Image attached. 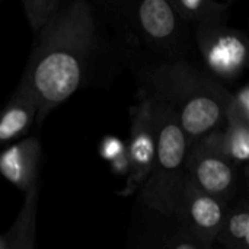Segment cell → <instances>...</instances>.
<instances>
[{
    "label": "cell",
    "instance_id": "obj_5",
    "mask_svg": "<svg viewBox=\"0 0 249 249\" xmlns=\"http://www.w3.org/2000/svg\"><path fill=\"white\" fill-rule=\"evenodd\" d=\"M127 16L144 44L160 53L178 50L184 39L185 22L169 0H143L130 4Z\"/></svg>",
    "mask_w": 249,
    "mask_h": 249
},
{
    "label": "cell",
    "instance_id": "obj_12",
    "mask_svg": "<svg viewBox=\"0 0 249 249\" xmlns=\"http://www.w3.org/2000/svg\"><path fill=\"white\" fill-rule=\"evenodd\" d=\"M216 149L236 168L247 165L249 159V124L244 121H226L225 128L207 137Z\"/></svg>",
    "mask_w": 249,
    "mask_h": 249
},
{
    "label": "cell",
    "instance_id": "obj_6",
    "mask_svg": "<svg viewBox=\"0 0 249 249\" xmlns=\"http://www.w3.org/2000/svg\"><path fill=\"white\" fill-rule=\"evenodd\" d=\"M196 38L212 74L223 82L241 76L248 61V39L244 34L222 25L198 28Z\"/></svg>",
    "mask_w": 249,
    "mask_h": 249
},
{
    "label": "cell",
    "instance_id": "obj_16",
    "mask_svg": "<svg viewBox=\"0 0 249 249\" xmlns=\"http://www.w3.org/2000/svg\"><path fill=\"white\" fill-rule=\"evenodd\" d=\"M231 120L244 121L249 124V88L247 85L242 86L231 98L228 114H226V121H231Z\"/></svg>",
    "mask_w": 249,
    "mask_h": 249
},
{
    "label": "cell",
    "instance_id": "obj_3",
    "mask_svg": "<svg viewBox=\"0 0 249 249\" xmlns=\"http://www.w3.org/2000/svg\"><path fill=\"white\" fill-rule=\"evenodd\" d=\"M150 104L155 158L150 175L142 188V198L152 210L163 216H174L187 184V160L191 144L174 111L153 99Z\"/></svg>",
    "mask_w": 249,
    "mask_h": 249
},
{
    "label": "cell",
    "instance_id": "obj_18",
    "mask_svg": "<svg viewBox=\"0 0 249 249\" xmlns=\"http://www.w3.org/2000/svg\"><path fill=\"white\" fill-rule=\"evenodd\" d=\"M99 152H101V156L108 160V162H114L115 159H118L120 156H123L127 149H125V144L117 139V137H105L101 143V147H99Z\"/></svg>",
    "mask_w": 249,
    "mask_h": 249
},
{
    "label": "cell",
    "instance_id": "obj_8",
    "mask_svg": "<svg viewBox=\"0 0 249 249\" xmlns=\"http://www.w3.org/2000/svg\"><path fill=\"white\" fill-rule=\"evenodd\" d=\"M127 149V158L130 162V172L121 196L127 197L143 188L146 184L155 158V128L152 117L150 99L143 95L142 102L133 112L131 120V137Z\"/></svg>",
    "mask_w": 249,
    "mask_h": 249
},
{
    "label": "cell",
    "instance_id": "obj_1",
    "mask_svg": "<svg viewBox=\"0 0 249 249\" xmlns=\"http://www.w3.org/2000/svg\"><path fill=\"white\" fill-rule=\"evenodd\" d=\"M98 45L96 22L88 3H64L58 13L35 35L22 89L36 107V118L67 101L86 80Z\"/></svg>",
    "mask_w": 249,
    "mask_h": 249
},
{
    "label": "cell",
    "instance_id": "obj_11",
    "mask_svg": "<svg viewBox=\"0 0 249 249\" xmlns=\"http://www.w3.org/2000/svg\"><path fill=\"white\" fill-rule=\"evenodd\" d=\"M23 206L4 238L6 249H34L35 245V220L39 194V182L25 191Z\"/></svg>",
    "mask_w": 249,
    "mask_h": 249
},
{
    "label": "cell",
    "instance_id": "obj_20",
    "mask_svg": "<svg viewBox=\"0 0 249 249\" xmlns=\"http://www.w3.org/2000/svg\"><path fill=\"white\" fill-rule=\"evenodd\" d=\"M0 249H6V244H4V238H0Z\"/></svg>",
    "mask_w": 249,
    "mask_h": 249
},
{
    "label": "cell",
    "instance_id": "obj_4",
    "mask_svg": "<svg viewBox=\"0 0 249 249\" xmlns=\"http://www.w3.org/2000/svg\"><path fill=\"white\" fill-rule=\"evenodd\" d=\"M238 168L209 139L190 146L187 182L196 190L229 204L238 193Z\"/></svg>",
    "mask_w": 249,
    "mask_h": 249
},
{
    "label": "cell",
    "instance_id": "obj_7",
    "mask_svg": "<svg viewBox=\"0 0 249 249\" xmlns=\"http://www.w3.org/2000/svg\"><path fill=\"white\" fill-rule=\"evenodd\" d=\"M229 204L196 190L191 184H185L177 212L182 228L203 244L212 247L220 233Z\"/></svg>",
    "mask_w": 249,
    "mask_h": 249
},
{
    "label": "cell",
    "instance_id": "obj_19",
    "mask_svg": "<svg viewBox=\"0 0 249 249\" xmlns=\"http://www.w3.org/2000/svg\"><path fill=\"white\" fill-rule=\"evenodd\" d=\"M111 168L118 175H128V172H130V162H128V158H127V152L123 156H120L118 159H115L114 162H111Z\"/></svg>",
    "mask_w": 249,
    "mask_h": 249
},
{
    "label": "cell",
    "instance_id": "obj_15",
    "mask_svg": "<svg viewBox=\"0 0 249 249\" xmlns=\"http://www.w3.org/2000/svg\"><path fill=\"white\" fill-rule=\"evenodd\" d=\"M64 1L60 0H26L23 1L25 13L29 19L34 34L36 35L58 13Z\"/></svg>",
    "mask_w": 249,
    "mask_h": 249
},
{
    "label": "cell",
    "instance_id": "obj_14",
    "mask_svg": "<svg viewBox=\"0 0 249 249\" xmlns=\"http://www.w3.org/2000/svg\"><path fill=\"white\" fill-rule=\"evenodd\" d=\"M214 242L223 249H249V207L245 198L229 207L226 222Z\"/></svg>",
    "mask_w": 249,
    "mask_h": 249
},
{
    "label": "cell",
    "instance_id": "obj_13",
    "mask_svg": "<svg viewBox=\"0 0 249 249\" xmlns=\"http://www.w3.org/2000/svg\"><path fill=\"white\" fill-rule=\"evenodd\" d=\"M179 18L185 23H193L196 29L222 26L228 4L214 0H169Z\"/></svg>",
    "mask_w": 249,
    "mask_h": 249
},
{
    "label": "cell",
    "instance_id": "obj_17",
    "mask_svg": "<svg viewBox=\"0 0 249 249\" xmlns=\"http://www.w3.org/2000/svg\"><path fill=\"white\" fill-rule=\"evenodd\" d=\"M165 249H212V247L203 244L182 228L172 239L168 241Z\"/></svg>",
    "mask_w": 249,
    "mask_h": 249
},
{
    "label": "cell",
    "instance_id": "obj_2",
    "mask_svg": "<svg viewBox=\"0 0 249 249\" xmlns=\"http://www.w3.org/2000/svg\"><path fill=\"white\" fill-rule=\"evenodd\" d=\"M147 79L153 92L146 96L174 111L190 144L225 128L232 93L210 74L178 63L150 69Z\"/></svg>",
    "mask_w": 249,
    "mask_h": 249
},
{
    "label": "cell",
    "instance_id": "obj_10",
    "mask_svg": "<svg viewBox=\"0 0 249 249\" xmlns=\"http://www.w3.org/2000/svg\"><path fill=\"white\" fill-rule=\"evenodd\" d=\"M35 117V104L22 89L18 88L0 114V143H7L23 134Z\"/></svg>",
    "mask_w": 249,
    "mask_h": 249
},
{
    "label": "cell",
    "instance_id": "obj_9",
    "mask_svg": "<svg viewBox=\"0 0 249 249\" xmlns=\"http://www.w3.org/2000/svg\"><path fill=\"white\" fill-rule=\"evenodd\" d=\"M39 142L35 137L22 140L0 153V174L19 190L28 191L38 182Z\"/></svg>",
    "mask_w": 249,
    "mask_h": 249
}]
</instances>
